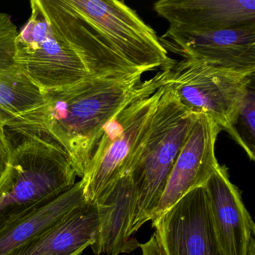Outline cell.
Masks as SVG:
<instances>
[{"label": "cell", "instance_id": "1", "mask_svg": "<svg viewBox=\"0 0 255 255\" xmlns=\"http://www.w3.org/2000/svg\"><path fill=\"white\" fill-rule=\"evenodd\" d=\"M16 38V58L41 93L89 77L143 74L124 59L67 0H32Z\"/></svg>", "mask_w": 255, "mask_h": 255}, {"label": "cell", "instance_id": "2", "mask_svg": "<svg viewBox=\"0 0 255 255\" xmlns=\"http://www.w3.org/2000/svg\"><path fill=\"white\" fill-rule=\"evenodd\" d=\"M142 75L89 77L50 91L44 94L41 106L11 122L51 135L69 155L82 178L107 124L131 103L150 96L162 86L159 72L147 80H141Z\"/></svg>", "mask_w": 255, "mask_h": 255}, {"label": "cell", "instance_id": "3", "mask_svg": "<svg viewBox=\"0 0 255 255\" xmlns=\"http://www.w3.org/2000/svg\"><path fill=\"white\" fill-rule=\"evenodd\" d=\"M4 128L11 156L0 181V231L56 199L77 177L69 155L47 132L21 124Z\"/></svg>", "mask_w": 255, "mask_h": 255}, {"label": "cell", "instance_id": "4", "mask_svg": "<svg viewBox=\"0 0 255 255\" xmlns=\"http://www.w3.org/2000/svg\"><path fill=\"white\" fill-rule=\"evenodd\" d=\"M193 119L194 113L172 92L163 88L138 155L129 170L135 195L129 229L131 237L150 220Z\"/></svg>", "mask_w": 255, "mask_h": 255}, {"label": "cell", "instance_id": "5", "mask_svg": "<svg viewBox=\"0 0 255 255\" xmlns=\"http://www.w3.org/2000/svg\"><path fill=\"white\" fill-rule=\"evenodd\" d=\"M162 86L193 113L204 114L240 146L237 117L255 71H240L182 59L159 72Z\"/></svg>", "mask_w": 255, "mask_h": 255}, {"label": "cell", "instance_id": "6", "mask_svg": "<svg viewBox=\"0 0 255 255\" xmlns=\"http://www.w3.org/2000/svg\"><path fill=\"white\" fill-rule=\"evenodd\" d=\"M162 92L161 86L150 96L133 101L107 124L81 178L86 202L96 204L129 174Z\"/></svg>", "mask_w": 255, "mask_h": 255}, {"label": "cell", "instance_id": "7", "mask_svg": "<svg viewBox=\"0 0 255 255\" xmlns=\"http://www.w3.org/2000/svg\"><path fill=\"white\" fill-rule=\"evenodd\" d=\"M116 51L138 71L166 69L174 61L153 28L118 0H67Z\"/></svg>", "mask_w": 255, "mask_h": 255}, {"label": "cell", "instance_id": "8", "mask_svg": "<svg viewBox=\"0 0 255 255\" xmlns=\"http://www.w3.org/2000/svg\"><path fill=\"white\" fill-rule=\"evenodd\" d=\"M151 222L166 255H224L205 186L191 191Z\"/></svg>", "mask_w": 255, "mask_h": 255}, {"label": "cell", "instance_id": "9", "mask_svg": "<svg viewBox=\"0 0 255 255\" xmlns=\"http://www.w3.org/2000/svg\"><path fill=\"white\" fill-rule=\"evenodd\" d=\"M221 130L205 115L194 113L186 141L150 221L160 217L191 191L207 184L219 165L216 143Z\"/></svg>", "mask_w": 255, "mask_h": 255}, {"label": "cell", "instance_id": "10", "mask_svg": "<svg viewBox=\"0 0 255 255\" xmlns=\"http://www.w3.org/2000/svg\"><path fill=\"white\" fill-rule=\"evenodd\" d=\"M167 51L183 59L240 71H255V24L202 33L168 30L159 37Z\"/></svg>", "mask_w": 255, "mask_h": 255}, {"label": "cell", "instance_id": "11", "mask_svg": "<svg viewBox=\"0 0 255 255\" xmlns=\"http://www.w3.org/2000/svg\"><path fill=\"white\" fill-rule=\"evenodd\" d=\"M216 237L224 255H255V225L228 168L219 165L205 185Z\"/></svg>", "mask_w": 255, "mask_h": 255}, {"label": "cell", "instance_id": "12", "mask_svg": "<svg viewBox=\"0 0 255 255\" xmlns=\"http://www.w3.org/2000/svg\"><path fill=\"white\" fill-rule=\"evenodd\" d=\"M153 9L176 32L202 33L255 24V0H159Z\"/></svg>", "mask_w": 255, "mask_h": 255}, {"label": "cell", "instance_id": "13", "mask_svg": "<svg viewBox=\"0 0 255 255\" xmlns=\"http://www.w3.org/2000/svg\"><path fill=\"white\" fill-rule=\"evenodd\" d=\"M17 35L11 16L0 13V123L4 125L44 103V95L17 62Z\"/></svg>", "mask_w": 255, "mask_h": 255}, {"label": "cell", "instance_id": "14", "mask_svg": "<svg viewBox=\"0 0 255 255\" xmlns=\"http://www.w3.org/2000/svg\"><path fill=\"white\" fill-rule=\"evenodd\" d=\"M98 204L83 201L48 231L9 255H80L99 232Z\"/></svg>", "mask_w": 255, "mask_h": 255}, {"label": "cell", "instance_id": "15", "mask_svg": "<svg viewBox=\"0 0 255 255\" xmlns=\"http://www.w3.org/2000/svg\"><path fill=\"white\" fill-rule=\"evenodd\" d=\"M101 224L96 241L91 246L95 255L129 253L139 243L129 236L135 195L129 174L124 176L96 203Z\"/></svg>", "mask_w": 255, "mask_h": 255}, {"label": "cell", "instance_id": "16", "mask_svg": "<svg viewBox=\"0 0 255 255\" xmlns=\"http://www.w3.org/2000/svg\"><path fill=\"white\" fill-rule=\"evenodd\" d=\"M81 180L56 199L0 231V255H9L60 222L84 201Z\"/></svg>", "mask_w": 255, "mask_h": 255}, {"label": "cell", "instance_id": "17", "mask_svg": "<svg viewBox=\"0 0 255 255\" xmlns=\"http://www.w3.org/2000/svg\"><path fill=\"white\" fill-rule=\"evenodd\" d=\"M235 129L240 140V147L249 159H255V82L251 84L241 110L237 117Z\"/></svg>", "mask_w": 255, "mask_h": 255}, {"label": "cell", "instance_id": "18", "mask_svg": "<svg viewBox=\"0 0 255 255\" xmlns=\"http://www.w3.org/2000/svg\"><path fill=\"white\" fill-rule=\"evenodd\" d=\"M4 126L5 125L0 123V181L6 171L11 156V148L5 135Z\"/></svg>", "mask_w": 255, "mask_h": 255}, {"label": "cell", "instance_id": "19", "mask_svg": "<svg viewBox=\"0 0 255 255\" xmlns=\"http://www.w3.org/2000/svg\"><path fill=\"white\" fill-rule=\"evenodd\" d=\"M142 255H166L156 234L150 237L148 241L139 244Z\"/></svg>", "mask_w": 255, "mask_h": 255}]
</instances>
